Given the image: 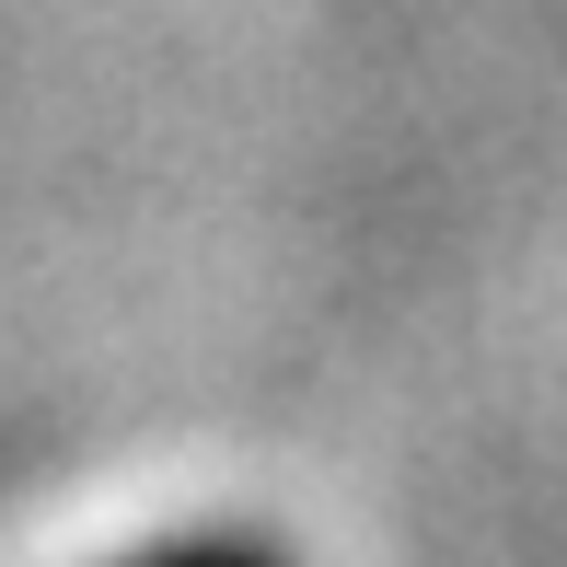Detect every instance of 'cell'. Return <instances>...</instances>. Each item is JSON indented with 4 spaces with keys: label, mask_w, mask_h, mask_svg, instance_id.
<instances>
[{
    "label": "cell",
    "mask_w": 567,
    "mask_h": 567,
    "mask_svg": "<svg viewBox=\"0 0 567 567\" xmlns=\"http://www.w3.org/2000/svg\"><path fill=\"white\" fill-rule=\"evenodd\" d=\"M151 567H278V556H255V545H186V556H151Z\"/></svg>",
    "instance_id": "cell-1"
}]
</instances>
